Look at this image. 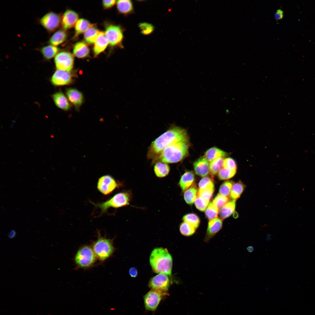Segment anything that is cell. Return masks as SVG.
I'll return each mask as SVG.
<instances>
[{"mask_svg": "<svg viewBox=\"0 0 315 315\" xmlns=\"http://www.w3.org/2000/svg\"><path fill=\"white\" fill-rule=\"evenodd\" d=\"M188 138L185 129L178 127H173L152 142L148 148L147 157L149 159L154 160L168 145Z\"/></svg>", "mask_w": 315, "mask_h": 315, "instance_id": "obj_1", "label": "cell"}, {"mask_svg": "<svg viewBox=\"0 0 315 315\" xmlns=\"http://www.w3.org/2000/svg\"><path fill=\"white\" fill-rule=\"evenodd\" d=\"M189 146L188 138L172 143L165 148L153 162L167 163L178 162L187 155Z\"/></svg>", "mask_w": 315, "mask_h": 315, "instance_id": "obj_2", "label": "cell"}, {"mask_svg": "<svg viewBox=\"0 0 315 315\" xmlns=\"http://www.w3.org/2000/svg\"><path fill=\"white\" fill-rule=\"evenodd\" d=\"M149 261L154 272L170 276L172 266V258L166 249L157 248L152 251Z\"/></svg>", "mask_w": 315, "mask_h": 315, "instance_id": "obj_3", "label": "cell"}, {"mask_svg": "<svg viewBox=\"0 0 315 315\" xmlns=\"http://www.w3.org/2000/svg\"><path fill=\"white\" fill-rule=\"evenodd\" d=\"M131 197L130 192L124 191L116 194L109 200L102 203H91L95 207L100 209L101 214H103L106 212L109 208H118L128 205Z\"/></svg>", "mask_w": 315, "mask_h": 315, "instance_id": "obj_4", "label": "cell"}, {"mask_svg": "<svg viewBox=\"0 0 315 315\" xmlns=\"http://www.w3.org/2000/svg\"><path fill=\"white\" fill-rule=\"evenodd\" d=\"M93 250L96 256L103 261L111 255L113 251V247L109 239L101 237L94 243Z\"/></svg>", "mask_w": 315, "mask_h": 315, "instance_id": "obj_5", "label": "cell"}, {"mask_svg": "<svg viewBox=\"0 0 315 315\" xmlns=\"http://www.w3.org/2000/svg\"><path fill=\"white\" fill-rule=\"evenodd\" d=\"M96 255L93 250L90 247L85 246L78 251L75 258L76 263L82 267L91 266L95 260Z\"/></svg>", "mask_w": 315, "mask_h": 315, "instance_id": "obj_6", "label": "cell"}, {"mask_svg": "<svg viewBox=\"0 0 315 315\" xmlns=\"http://www.w3.org/2000/svg\"><path fill=\"white\" fill-rule=\"evenodd\" d=\"M74 60L73 55L71 53L62 51L56 55L54 62L57 70L69 72L73 67Z\"/></svg>", "mask_w": 315, "mask_h": 315, "instance_id": "obj_7", "label": "cell"}, {"mask_svg": "<svg viewBox=\"0 0 315 315\" xmlns=\"http://www.w3.org/2000/svg\"><path fill=\"white\" fill-rule=\"evenodd\" d=\"M108 43L112 46L121 44L123 38L121 28L118 26L110 24L106 27L105 33Z\"/></svg>", "mask_w": 315, "mask_h": 315, "instance_id": "obj_8", "label": "cell"}, {"mask_svg": "<svg viewBox=\"0 0 315 315\" xmlns=\"http://www.w3.org/2000/svg\"><path fill=\"white\" fill-rule=\"evenodd\" d=\"M167 294V293L151 289L144 297L146 309L149 311H155L163 297Z\"/></svg>", "mask_w": 315, "mask_h": 315, "instance_id": "obj_9", "label": "cell"}, {"mask_svg": "<svg viewBox=\"0 0 315 315\" xmlns=\"http://www.w3.org/2000/svg\"><path fill=\"white\" fill-rule=\"evenodd\" d=\"M170 283V280L167 275L159 273L151 279L148 285L151 289L167 293Z\"/></svg>", "mask_w": 315, "mask_h": 315, "instance_id": "obj_10", "label": "cell"}, {"mask_svg": "<svg viewBox=\"0 0 315 315\" xmlns=\"http://www.w3.org/2000/svg\"><path fill=\"white\" fill-rule=\"evenodd\" d=\"M118 186L115 179L111 176L107 175L103 176L99 179L97 188L102 193L106 195L111 193Z\"/></svg>", "mask_w": 315, "mask_h": 315, "instance_id": "obj_11", "label": "cell"}, {"mask_svg": "<svg viewBox=\"0 0 315 315\" xmlns=\"http://www.w3.org/2000/svg\"><path fill=\"white\" fill-rule=\"evenodd\" d=\"M60 21L59 15L52 12L47 13L40 20L41 25L50 32H53L57 29L60 25Z\"/></svg>", "mask_w": 315, "mask_h": 315, "instance_id": "obj_12", "label": "cell"}, {"mask_svg": "<svg viewBox=\"0 0 315 315\" xmlns=\"http://www.w3.org/2000/svg\"><path fill=\"white\" fill-rule=\"evenodd\" d=\"M72 80V76L69 71L58 70L54 72L51 78L52 83L58 86L68 85Z\"/></svg>", "mask_w": 315, "mask_h": 315, "instance_id": "obj_13", "label": "cell"}, {"mask_svg": "<svg viewBox=\"0 0 315 315\" xmlns=\"http://www.w3.org/2000/svg\"><path fill=\"white\" fill-rule=\"evenodd\" d=\"M78 18V15L76 12L72 10H67L62 18L61 24L62 27L65 29L72 28L76 24Z\"/></svg>", "mask_w": 315, "mask_h": 315, "instance_id": "obj_14", "label": "cell"}, {"mask_svg": "<svg viewBox=\"0 0 315 315\" xmlns=\"http://www.w3.org/2000/svg\"><path fill=\"white\" fill-rule=\"evenodd\" d=\"M209 162L204 157H201L194 162V168L195 173L201 177H205L210 172Z\"/></svg>", "mask_w": 315, "mask_h": 315, "instance_id": "obj_15", "label": "cell"}, {"mask_svg": "<svg viewBox=\"0 0 315 315\" xmlns=\"http://www.w3.org/2000/svg\"><path fill=\"white\" fill-rule=\"evenodd\" d=\"M222 225V221L221 219L217 218L210 220L204 239L205 242H208L220 230Z\"/></svg>", "mask_w": 315, "mask_h": 315, "instance_id": "obj_16", "label": "cell"}, {"mask_svg": "<svg viewBox=\"0 0 315 315\" xmlns=\"http://www.w3.org/2000/svg\"><path fill=\"white\" fill-rule=\"evenodd\" d=\"M108 43L105 33L102 32H100L94 43L93 51L95 56H97L103 52L107 47Z\"/></svg>", "mask_w": 315, "mask_h": 315, "instance_id": "obj_17", "label": "cell"}, {"mask_svg": "<svg viewBox=\"0 0 315 315\" xmlns=\"http://www.w3.org/2000/svg\"><path fill=\"white\" fill-rule=\"evenodd\" d=\"M66 94L68 99L76 107H79L83 101L82 93L78 90L73 88L68 89Z\"/></svg>", "mask_w": 315, "mask_h": 315, "instance_id": "obj_18", "label": "cell"}, {"mask_svg": "<svg viewBox=\"0 0 315 315\" xmlns=\"http://www.w3.org/2000/svg\"><path fill=\"white\" fill-rule=\"evenodd\" d=\"M52 97L55 104L58 108L65 111L69 109V103L67 98L62 93L57 92L52 95Z\"/></svg>", "mask_w": 315, "mask_h": 315, "instance_id": "obj_19", "label": "cell"}, {"mask_svg": "<svg viewBox=\"0 0 315 315\" xmlns=\"http://www.w3.org/2000/svg\"><path fill=\"white\" fill-rule=\"evenodd\" d=\"M73 52L74 55L76 57L83 58L89 55L90 50L85 43L83 41H80L75 44Z\"/></svg>", "mask_w": 315, "mask_h": 315, "instance_id": "obj_20", "label": "cell"}, {"mask_svg": "<svg viewBox=\"0 0 315 315\" xmlns=\"http://www.w3.org/2000/svg\"><path fill=\"white\" fill-rule=\"evenodd\" d=\"M195 179V176L193 172L188 171L186 172L181 176L179 184L183 191H185L193 183Z\"/></svg>", "mask_w": 315, "mask_h": 315, "instance_id": "obj_21", "label": "cell"}, {"mask_svg": "<svg viewBox=\"0 0 315 315\" xmlns=\"http://www.w3.org/2000/svg\"><path fill=\"white\" fill-rule=\"evenodd\" d=\"M227 155L225 151L216 147H212L209 149L205 153L204 157L209 162L218 158L224 157Z\"/></svg>", "mask_w": 315, "mask_h": 315, "instance_id": "obj_22", "label": "cell"}, {"mask_svg": "<svg viewBox=\"0 0 315 315\" xmlns=\"http://www.w3.org/2000/svg\"><path fill=\"white\" fill-rule=\"evenodd\" d=\"M154 170L157 177L162 178L168 175L170 171V167L167 163L158 162L155 164Z\"/></svg>", "mask_w": 315, "mask_h": 315, "instance_id": "obj_23", "label": "cell"}, {"mask_svg": "<svg viewBox=\"0 0 315 315\" xmlns=\"http://www.w3.org/2000/svg\"><path fill=\"white\" fill-rule=\"evenodd\" d=\"M67 35L66 33L64 30H59L51 36L49 40V43L55 46L59 45L65 40Z\"/></svg>", "mask_w": 315, "mask_h": 315, "instance_id": "obj_24", "label": "cell"}, {"mask_svg": "<svg viewBox=\"0 0 315 315\" xmlns=\"http://www.w3.org/2000/svg\"><path fill=\"white\" fill-rule=\"evenodd\" d=\"M235 201L232 200L220 209L219 215L221 219H224L231 215L235 211Z\"/></svg>", "mask_w": 315, "mask_h": 315, "instance_id": "obj_25", "label": "cell"}, {"mask_svg": "<svg viewBox=\"0 0 315 315\" xmlns=\"http://www.w3.org/2000/svg\"><path fill=\"white\" fill-rule=\"evenodd\" d=\"M117 7L118 11L122 14H127L133 10V4L129 0H120L117 1Z\"/></svg>", "mask_w": 315, "mask_h": 315, "instance_id": "obj_26", "label": "cell"}, {"mask_svg": "<svg viewBox=\"0 0 315 315\" xmlns=\"http://www.w3.org/2000/svg\"><path fill=\"white\" fill-rule=\"evenodd\" d=\"M198 191L196 187L194 185L185 190L184 197L187 203L190 205L193 204L198 197Z\"/></svg>", "mask_w": 315, "mask_h": 315, "instance_id": "obj_27", "label": "cell"}, {"mask_svg": "<svg viewBox=\"0 0 315 315\" xmlns=\"http://www.w3.org/2000/svg\"><path fill=\"white\" fill-rule=\"evenodd\" d=\"M93 25L86 19L81 18L78 20L75 26V37L85 32Z\"/></svg>", "mask_w": 315, "mask_h": 315, "instance_id": "obj_28", "label": "cell"}, {"mask_svg": "<svg viewBox=\"0 0 315 315\" xmlns=\"http://www.w3.org/2000/svg\"><path fill=\"white\" fill-rule=\"evenodd\" d=\"M100 32L93 25L85 32L84 38L86 42L89 44H92L95 42Z\"/></svg>", "mask_w": 315, "mask_h": 315, "instance_id": "obj_29", "label": "cell"}, {"mask_svg": "<svg viewBox=\"0 0 315 315\" xmlns=\"http://www.w3.org/2000/svg\"><path fill=\"white\" fill-rule=\"evenodd\" d=\"M224 159V157H220L210 162L209 171L212 175H216L223 167Z\"/></svg>", "mask_w": 315, "mask_h": 315, "instance_id": "obj_30", "label": "cell"}, {"mask_svg": "<svg viewBox=\"0 0 315 315\" xmlns=\"http://www.w3.org/2000/svg\"><path fill=\"white\" fill-rule=\"evenodd\" d=\"M245 187V185L240 181L234 184L232 188L230 196L232 200L235 201L240 197L244 190Z\"/></svg>", "mask_w": 315, "mask_h": 315, "instance_id": "obj_31", "label": "cell"}, {"mask_svg": "<svg viewBox=\"0 0 315 315\" xmlns=\"http://www.w3.org/2000/svg\"><path fill=\"white\" fill-rule=\"evenodd\" d=\"M59 50V48L52 45L44 46L41 49V52L45 58L49 60L56 56Z\"/></svg>", "mask_w": 315, "mask_h": 315, "instance_id": "obj_32", "label": "cell"}, {"mask_svg": "<svg viewBox=\"0 0 315 315\" xmlns=\"http://www.w3.org/2000/svg\"><path fill=\"white\" fill-rule=\"evenodd\" d=\"M183 220L184 222L188 223L196 229L198 227L200 223V220L198 216L193 213L186 214L183 216Z\"/></svg>", "mask_w": 315, "mask_h": 315, "instance_id": "obj_33", "label": "cell"}, {"mask_svg": "<svg viewBox=\"0 0 315 315\" xmlns=\"http://www.w3.org/2000/svg\"><path fill=\"white\" fill-rule=\"evenodd\" d=\"M219 209L212 202L208 206L205 211V215L209 220L217 218Z\"/></svg>", "mask_w": 315, "mask_h": 315, "instance_id": "obj_34", "label": "cell"}, {"mask_svg": "<svg viewBox=\"0 0 315 315\" xmlns=\"http://www.w3.org/2000/svg\"><path fill=\"white\" fill-rule=\"evenodd\" d=\"M237 170L223 167L218 172V177L221 180L229 179L235 174Z\"/></svg>", "mask_w": 315, "mask_h": 315, "instance_id": "obj_35", "label": "cell"}, {"mask_svg": "<svg viewBox=\"0 0 315 315\" xmlns=\"http://www.w3.org/2000/svg\"><path fill=\"white\" fill-rule=\"evenodd\" d=\"M234 183L233 181H228L224 182L219 188V194L226 197L230 196L232 188Z\"/></svg>", "mask_w": 315, "mask_h": 315, "instance_id": "obj_36", "label": "cell"}, {"mask_svg": "<svg viewBox=\"0 0 315 315\" xmlns=\"http://www.w3.org/2000/svg\"><path fill=\"white\" fill-rule=\"evenodd\" d=\"M195 229L188 223L183 222L180 226V231L183 235L189 236L192 235L195 232Z\"/></svg>", "mask_w": 315, "mask_h": 315, "instance_id": "obj_37", "label": "cell"}, {"mask_svg": "<svg viewBox=\"0 0 315 315\" xmlns=\"http://www.w3.org/2000/svg\"><path fill=\"white\" fill-rule=\"evenodd\" d=\"M214 190V185L203 189H199L198 192V196L209 201L212 197Z\"/></svg>", "mask_w": 315, "mask_h": 315, "instance_id": "obj_38", "label": "cell"}, {"mask_svg": "<svg viewBox=\"0 0 315 315\" xmlns=\"http://www.w3.org/2000/svg\"><path fill=\"white\" fill-rule=\"evenodd\" d=\"M228 197L223 196L220 194H218L215 197L212 202L218 209H221L229 201Z\"/></svg>", "mask_w": 315, "mask_h": 315, "instance_id": "obj_39", "label": "cell"}, {"mask_svg": "<svg viewBox=\"0 0 315 315\" xmlns=\"http://www.w3.org/2000/svg\"><path fill=\"white\" fill-rule=\"evenodd\" d=\"M209 202V200L198 196L195 202V204L197 209L203 211L206 209Z\"/></svg>", "mask_w": 315, "mask_h": 315, "instance_id": "obj_40", "label": "cell"}, {"mask_svg": "<svg viewBox=\"0 0 315 315\" xmlns=\"http://www.w3.org/2000/svg\"><path fill=\"white\" fill-rule=\"evenodd\" d=\"M139 27L141 33L145 35L150 34L154 30V26L151 24L147 22L140 23Z\"/></svg>", "mask_w": 315, "mask_h": 315, "instance_id": "obj_41", "label": "cell"}, {"mask_svg": "<svg viewBox=\"0 0 315 315\" xmlns=\"http://www.w3.org/2000/svg\"><path fill=\"white\" fill-rule=\"evenodd\" d=\"M214 185L212 178L209 177L202 178L200 181L198 186L199 189H203L209 187Z\"/></svg>", "mask_w": 315, "mask_h": 315, "instance_id": "obj_42", "label": "cell"}, {"mask_svg": "<svg viewBox=\"0 0 315 315\" xmlns=\"http://www.w3.org/2000/svg\"><path fill=\"white\" fill-rule=\"evenodd\" d=\"M223 167L235 170L237 169V164L235 161L230 158L224 159Z\"/></svg>", "mask_w": 315, "mask_h": 315, "instance_id": "obj_43", "label": "cell"}, {"mask_svg": "<svg viewBox=\"0 0 315 315\" xmlns=\"http://www.w3.org/2000/svg\"><path fill=\"white\" fill-rule=\"evenodd\" d=\"M116 2L117 1L115 0H103L102 1L103 5L105 8H108L113 6Z\"/></svg>", "mask_w": 315, "mask_h": 315, "instance_id": "obj_44", "label": "cell"}, {"mask_svg": "<svg viewBox=\"0 0 315 315\" xmlns=\"http://www.w3.org/2000/svg\"><path fill=\"white\" fill-rule=\"evenodd\" d=\"M284 17V11L280 9H277L274 14V17L277 20L282 19Z\"/></svg>", "mask_w": 315, "mask_h": 315, "instance_id": "obj_45", "label": "cell"}, {"mask_svg": "<svg viewBox=\"0 0 315 315\" xmlns=\"http://www.w3.org/2000/svg\"><path fill=\"white\" fill-rule=\"evenodd\" d=\"M129 273L131 276L133 277H135L137 276L138 274L137 269L135 267H132L129 270Z\"/></svg>", "mask_w": 315, "mask_h": 315, "instance_id": "obj_46", "label": "cell"}, {"mask_svg": "<svg viewBox=\"0 0 315 315\" xmlns=\"http://www.w3.org/2000/svg\"><path fill=\"white\" fill-rule=\"evenodd\" d=\"M16 234L15 231L14 230H12L8 234V237L10 238H13L15 237Z\"/></svg>", "mask_w": 315, "mask_h": 315, "instance_id": "obj_47", "label": "cell"}, {"mask_svg": "<svg viewBox=\"0 0 315 315\" xmlns=\"http://www.w3.org/2000/svg\"><path fill=\"white\" fill-rule=\"evenodd\" d=\"M247 250L249 252H252L254 250V249L253 247L252 246H250L248 247L247 248Z\"/></svg>", "mask_w": 315, "mask_h": 315, "instance_id": "obj_48", "label": "cell"}]
</instances>
